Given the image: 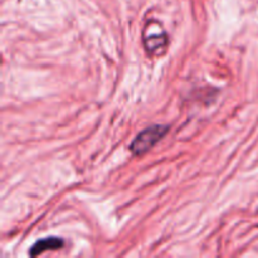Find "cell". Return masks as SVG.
I'll return each mask as SVG.
<instances>
[{
    "label": "cell",
    "instance_id": "3",
    "mask_svg": "<svg viewBox=\"0 0 258 258\" xmlns=\"http://www.w3.org/2000/svg\"><path fill=\"white\" fill-rule=\"evenodd\" d=\"M145 44L148 49L155 50L158 48L164 47L166 44V39L165 35H151L150 39L145 40Z\"/></svg>",
    "mask_w": 258,
    "mask_h": 258
},
{
    "label": "cell",
    "instance_id": "2",
    "mask_svg": "<svg viewBox=\"0 0 258 258\" xmlns=\"http://www.w3.org/2000/svg\"><path fill=\"white\" fill-rule=\"evenodd\" d=\"M63 246H64V242L60 238H57V237H47V238L42 239V241H38L32 247L29 253L32 257H35L47 251H58V249H62Z\"/></svg>",
    "mask_w": 258,
    "mask_h": 258
},
{
    "label": "cell",
    "instance_id": "1",
    "mask_svg": "<svg viewBox=\"0 0 258 258\" xmlns=\"http://www.w3.org/2000/svg\"><path fill=\"white\" fill-rule=\"evenodd\" d=\"M168 131L169 126L163 125H155L145 128L134 139L130 145V150L133 151L134 155H143L146 151L150 150L155 144H158L168 134Z\"/></svg>",
    "mask_w": 258,
    "mask_h": 258
}]
</instances>
